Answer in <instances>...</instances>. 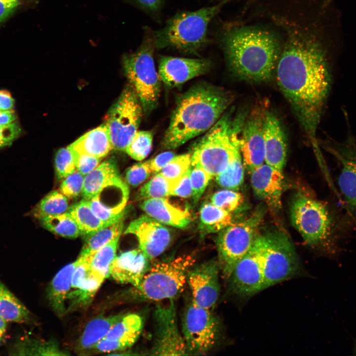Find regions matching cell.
Segmentation results:
<instances>
[{
	"label": "cell",
	"mask_w": 356,
	"mask_h": 356,
	"mask_svg": "<svg viewBox=\"0 0 356 356\" xmlns=\"http://www.w3.org/2000/svg\"><path fill=\"white\" fill-rule=\"evenodd\" d=\"M182 332L188 355H201L217 343L220 325L211 310L197 306L191 300L183 314Z\"/></svg>",
	"instance_id": "obj_12"
},
{
	"label": "cell",
	"mask_w": 356,
	"mask_h": 356,
	"mask_svg": "<svg viewBox=\"0 0 356 356\" xmlns=\"http://www.w3.org/2000/svg\"><path fill=\"white\" fill-rule=\"evenodd\" d=\"M218 40L235 75L256 83L270 79L281 48L278 33L257 25H230L222 30Z\"/></svg>",
	"instance_id": "obj_2"
},
{
	"label": "cell",
	"mask_w": 356,
	"mask_h": 356,
	"mask_svg": "<svg viewBox=\"0 0 356 356\" xmlns=\"http://www.w3.org/2000/svg\"><path fill=\"white\" fill-rule=\"evenodd\" d=\"M191 167L185 172L172 190L170 196L187 198L192 197V191L190 180Z\"/></svg>",
	"instance_id": "obj_51"
},
{
	"label": "cell",
	"mask_w": 356,
	"mask_h": 356,
	"mask_svg": "<svg viewBox=\"0 0 356 356\" xmlns=\"http://www.w3.org/2000/svg\"><path fill=\"white\" fill-rule=\"evenodd\" d=\"M266 101L256 104L244 120L239 136V147L245 169L250 175L265 163L264 125Z\"/></svg>",
	"instance_id": "obj_13"
},
{
	"label": "cell",
	"mask_w": 356,
	"mask_h": 356,
	"mask_svg": "<svg viewBox=\"0 0 356 356\" xmlns=\"http://www.w3.org/2000/svg\"><path fill=\"white\" fill-rule=\"evenodd\" d=\"M73 153L74 156L76 170L84 176H85L95 169L100 163L102 159V158L89 155L79 154L74 152Z\"/></svg>",
	"instance_id": "obj_49"
},
{
	"label": "cell",
	"mask_w": 356,
	"mask_h": 356,
	"mask_svg": "<svg viewBox=\"0 0 356 356\" xmlns=\"http://www.w3.org/2000/svg\"><path fill=\"white\" fill-rule=\"evenodd\" d=\"M175 154L172 151L162 152L154 158L148 161L152 173H157L174 157Z\"/></svg>",
	"instance_id": "obj_52"
},
{
	"label": "cell",
	"mask_w": 356,
	"mask_h": 356,
	"mask_svg": "<svg viewBox=\"0 0 356 356\" xmlns=\"http://www.w3.org/2000/svg\"><path fill=\"white\" fill-rule=\"evenodd\" d=\"M324 146L338 163L337 183L341 195L349 212L356 215V139L349 134L344 140L331 139Z\"/></svg>",
	"instance_id": "obj_15"
},
{
	"label": "cell",
	"mask_w": 356,
	"mask_h": 356,
	"mask_svg": "<svg viewBox=\"0 0 356 356\" xmlns=\"http://www.w3.org/2000/svg\"><path fill=\"white\" fill-rule=\"evenodd\" d=\"M68 147L74 152L100 158L105 157L112 149L109 132L104 123L85 134Z\"/></svg>",
	"instance_id": "obj_25"
},
{
	"label": "cell",
	"mask_w": 356,
	"mask_h": 356,
	"mask_svg": "<svg viewBox=\"0 0 356 356\" xmlns=\"http://www.w3.org/2000/svg\"><path fill=\"white\" fill-rule=\"evenodd\" d=\"M244 170L242 157L239 152L227 168L215 177L216 182L224 188L237 190L243 183Z\"/></svg>",
	"instance_id": "obj_37"
},
{
	"label": "cell",
	"mask_w": 356,
	"mask_h": 356,
	"mask_svg": "<svg viewBox=\"0 0 356 356\" xmlns=\"http://www.w3.org/2000/svg\"><path fill=\"white\" fill-rule=\"evenodd\" d=\"M212 177L202 169L195 166L191 167L190 180L193 202H197L203 194Z\"/></svg>",
	"instance_id": "obj_45"
},
{
	"label": "cell",
	"mask_w": 356,
	"mask_h": 356,
	"mask_svg": "<svg viewBox=\"0 0 356 356\" xmlns=\"http://www.w3.org/2000/svg\"><path fill=\"white\" fill-rule=\"evenodd\" d=\"M254 243L262 260L264 289L293 277L299 271L300 264L293 243L281 229L259 230Z\"/></svg>",
	"instance_id": "obj_9"
},
{
	"label": "cell",
	"mask_w": 356,
	"mask_h": 356,
	"mask_svg": "<svg viewBox=\"0 0 356 356\" xmlns=\"http://www.w3.org/2000/svg\"><path fill=\"white\" fill-rule=\"evenodd\" d=\"M144 319L138 314H124L103 338L120 342L125 349L132 347L143 330Z\"/></svg>",
	"instance_id": "obj_28"
},
{
	"label": "cell",
	"mask_w": 356,
	"mask_h": 356,
	"mask_svg": "<svg viewBox=\"0 0 356 356\" xmlns=\"http://www.w3.org/2000/svg\"><path fill=\"white\" fill-rule=\"evenodd\" d=\"M282 171L264 163L250 174L251 183L255 195L275 212L281 207L284 185Z\"/></svg>",
	"instance_id": "obj_21"
},
{
	"label": "cell",
	"mask_w": 356,
	"mask_h": 356,
	"mask_svg": "<svg viewBox=\"0 0 356 356\" xmlns=\"http://www.w3.org/2000/svg\"><path fill=\"white\" fill-rule=\"evenodd\" d=\"M129 195L128 187L121 178L87 200L95 215L107 226L124 219Z\"/></svg>",
	"instance_id": "obj_19"
},
{
	"label": "cell",
	"mask_w": 356,
	"mask_h": 356,
	"mask_svg": "<svg viewBox=\"0 0 356 356\" xmlns=\"http://www.w3.org/2000/svg\"><path fill=\"white\" fill-rule=\"evenodd\" d=\"M228 280L230 290L239 297H250L264 290L263 262L254 243L236 263Z\"/></svg>",
	"instance_id": "obj_16"
},
{
	"label": "cell",
	"mask_w": 356,
	"mask_h": 356,
	"mask_svg": "<svg viewBox=\"0 0 356 356\" xmlns=\"http://www.w3.org/2000/svg\"><path fill=\"white\" fill-rule=\"evenodd\" d=\"M123 314L99 316L91 319L85 326L78 341L76 349L79 351H84L93 348L98 341L105 337Z\"/></svg>",
	"instance_id": "obj_29"
},
{
	"label": "cell",
	"mask_w": 356,
	"mask_h": 356,
	"mask_svg": "<svg viewBox=\"0 0 356 356\" xmlns=\"http://www.w3.org/2000/svg\"><path fill=\"white\" fill-rule=\"evenodd\" d=\"M243 118L232 121L224 114L193 146L191 166L199 167L212 178L225 170L240 152L239 136Z\"/></svg>",
	"instance_id": "obj_5"
},
{
	"label": "cell",
	"mask_w": 356,
	"mask_h": 356,
	"mask_svg": "<svg viewBox=\"0 0 356 356\" xmlns=\"http://www.w3.org/2000/svg\"><path fill=\"white\" fill-rule=\"evenodd\" d=\"M212 63L204 58L161 56L158 74L161 81L174 88L208 71Z\"/></svg>",
	"instance_id": "obj_20"
},
{
	"label": "cell",
	"mask_w": 356,
	"mask_h": 356,
	"mask_svg": "<svg viewBox=\"0 0 356 356\" xmlns=\"http://www.w3.org/2000/svg\"><path fill=\"white\" fill-rule=\"evenodd\" d=\"M6 327V321L0 316V342L5 332Z\"/></svg>",
	"instance_id": "obj_56"
},
{
	"label": "cell",
	"mask_w": 356,
	"mask_h": 356,
	"mask_svg": "<svg viewBox=\"0 0 356 356\" xmlns=\"http://www.w3.org/2000/svg\"><path fill=\"white\" fill-rule=\"evenodd\" d=\"M201 228L208 233L220 232L233 222V214L212 204L204 203L199 213Z\"/></svg>",
	"instance_id": "obj_31"
},
{
	"label": "cell",
	"mask_w": 356,
	"mask_h": 356,
	"mask_svg": "<svg viewBox=\"0 0 356 356\" xmlns=\"http://www.w3.org/2000/svg\"><path fill=\"white\" fill-rule=\"evenodd\" d=\"M21 130L16 122L0 125V149L10 145L20 134Z\"/></svg>",
	"instance_id": "obj_50"
},
{
	"label": "cell",
	"mask_w": 356,
	"mask_h": 356,
	"mask_svg": "<svg viewBox=\"0 0 356 356\" xmlns=\"http://www.w3.org/2000/svg\"><path fill=\"white\" fill-rule=\"evenodd\" d=\"M104 279L90 273L87 278L77 288L70 292L67 296L69 311L83 308L89 305Z\"/></svg>",
	"instance_id": "obj_32"
},
{
	"label": "cell",
	"mask_w": 356,
	"mask_h": 356,
	"mask_svg": "<svg viewBox=\"0 0 356 356\" xmlns=\"http://www.w3.org/2000/svg\"><path fill=\"white\" fill-rule=\"evenodd\" d=\"M225 0L228 1H229V0Z\"/></svg>",
	"instance_id": "obj_58"
},
{
	"label": "cell",
	"mask_w": 356,
	"mask_h": 356,
	"mask_svg": "<svg viewBox=\"0 0 356 356\" xmlns=\"http://www.w3.org/2000/svg\"><path fill=\"white\" fill-rule=\"evenodd\" d=\"M14 100L11 94L7 90H0V110H12Z\"/></svg>",
	"instance_id": "obj_54"
},
{
	"label": "cell",
	"mask_w": 356,
	"mask_h": 356,
	"mask_svg": "<svg viewBox=\"0 0 356 356\" xmlns=\"http://www.w3.org/2000/svg\"><path fill=\"white\" fill-rule=\"evenodd\" d=\"M154 342L151 355H188L182 334L178 328L175 305L171 300L166 305H158L154 312Z\"/></svg>",
	"instance_id": "obj_14"
},
{
	"label": "cell",
	"mask_w": 356,
	"mask_h": 356,
	"mask_svg": "<svg viewBox=\"0 0 356 356\" xmlns=\"http://www.w3.org/2000/svg\"><path fill=\"white\" fill-rule=\"evenodd\" d=\"M121 178L116 164L112 160L100 163L84 177L82 194L89 200L103 188Z\"/></svg>",
	"instance_id": "obj_27"
},
{
	"label": "cell",
	"mask_w": 356,
	"mask_h": 356,
	"mask_svg": "<svg viewBox=\"0 0 356 356\" xmlns=\"http://www.w3.org/2000/svg\"><path fill=\"white\" fill-rule=\"evenodd\" d=\"M355 352L356 353V344H355Z\"/></svg>",
	"instance_id": "obj_57"
},
{
	"label": "cell",
	"mask_w": 356,
	"mask_h": 356,
	"mask_svg": "<svg viewBox=\"0 0 356 356\" xmlns=\"http://www.w3.org/2000/svg\"><path fill=\"white\" fill-rule=\"evenodd\" d=\"M16 116L13 110H0V125H6L15 122Z\"/></svg>",
	"instance_id": "obj_55"
},
{
	"label": "cell",
	"mask_w": 356,
	"mask_h": 356,
	"mask_svg": "<svg viewBox=\"0 0 356 356\" xmlns=\"http://www.w3.org/2000/svg\"><path fill=\"white\" fill-rule=\"evenodd\" d=\"M175 185L160 173L157 174L139 189L138 193L140 199L165 198L170 196Z\"/></svg>",
	"instance_id": "obj_40"
},
{
	"label": "cell",
	"mask_w": 356,
	"mask_h": 356,
	"mask_svg": "<svg viewBox=\"0 0 356 356\" xmlns=\"http://www.w3.org/2000/svg\"><path fill=\"white\" fill-rule=\"evenodd\" d=\"M150 262L139 248L123 252L113 260L110 276L119 283L136 286L149 269Z\"/></svg>",
	"instance_id": "obj_22"
},
{
	"label": "cell",
	"mask_w": 356,
	"mask_h": 356,
	"mask_svg": "<svg viewBox=\"0 0 356 356\" xmlns=\"http://www.w3.org/2000/svg\"><path fill=\"white\" fill-rule=\"evenodd\" d=\"M144 12L154 20L160 23L165 0H127Z\"/></svg>",
	"instance_id": "obj_48"
},
{
	"label": "cell",
	"mask_w": 356,
	"mask_h": 356,
	"mask_svg": "<svg viewBox=\"0 0 356 356\" xmlns=\"http://www.w3.org/2000/svg\"><path fill=\"white\" fill-rule=\"evenodd\" d=\"M119 238H115L91 255V273L103 279L110 276V267L116 256Z\"/></svg>",
	"instance_id": "obj_35"
},
{
	"label": "cell",
	"mask_w": 356,
	"mask_h": 356,
	"mask_svg": "<svg viewBox=\"0 0 356 356\" xmlns=\"http://www.w3.org/2000/svg\"><path fill=\"white\" fill-rule=\"evenodd\" d=\"M232 99L228 92L210 84L200 83L190 88L177 99L161 142L162 148L175 149L208 131Z\"/></svg>",
	"instance_id": "obj_3"
},
{
	"label": "cell",
	"mask_w": 356,
	"mask_h": 356,
	"mask_svg": "<svg viewBox=\"0 0 356 356\" xmlns=\"http://www.w3.org/2000/svg\"><path fill=\"white\" fill-rule=\"evenodd\" d=\"M55 172L59 179H64L76 170L74 156L67 146L57 152L55 158Z\"/></svg>",
	"instance_id": "obj_44"
},
{
	"label": "cell",
	"mask_w": 356,
	"mask_h": 356,
	"mask_svg": "<svg viewBox=\"0 0 356 356\" xmlns=\"http://www.w3.org/2000/svg\"><path fill=\"white\" fill-rule=\"evenodd\" d=\"M218 261L214 260L194 265L188 272L186 283L192 301L197 306L211 310L216 305L220 293Z\"/></svg>",
	"instance_id": "obj_17"
},
{
	"label": "cell",
	"mask_w": 356,
	"mask_h": 356,
	"mask_svg": "<svg viewBox=\"0 0 356 356\" xmlns=\"http://www.w3.org/2000/svg\"><path fill=\"white\" fill-rule=\"evenodd\" d=\"M290 218L305 242L331 257H339L352 225L349 217L325 202L299 192L293 198Z\"/></svg>",
	"instance_id": "obj_4"
},
{
	"label": "cell",
	"mask_w": 356,
	"mask_h": 356,
	"mask_svg": "<svg viewBox=\"0 0 356 356\" xmlns=\"http://www.w3.org/2000/svg\"><path fill=\"white\" fill-rule=\"evenodd\" d=\"M226 2L221 1L196 11L177 12L162 29L153 31L155 48L171 47L181 52L198 54L208 44L209 24Z\"/></svg>",
	"instance_id": "obj_6"
},
{
	"label": "cell",
	"mask_w": 356,
	"mask_h": 356,
	"mask_svg": "<svg viewBox=\"0 0 356 356\" xmlns=\"http://www.w3.org/2000/svg\"><path fill=\"white\" fill-rule=\"evenodd\" d=\"M67 212L74 219L83 234L92 233L106 226L93 213L86 199H83L75 204Z\"/></svg>",
	"instance_id": "obj_36"
},
{
	"label": "cell",
	"mask_w": 356,
	"mask_h": 356,
	"mask_svg": "<svg viewBox=\"0 0 356 356\" xmlns=\"http://www.w3.org/2000/svg\"><path fill=\"white\" fill-rule=\"evenodd\" d=\"M67 197L60 191L53 190L44 197L35 210L39 220L44 217L65 213L68 210Z\"/></svg>",
	"instance_id": "obj_38"
},
{
	"label": "cell",
	"mask_w": 356,
	"mask_h": 356,
	"mask_svg": "<svg viewBox=\"0 0 356 356\" xmlns=\"http://www.w3.org/2000/svg\"><path fill=\"white\" fill-rule=\"evenodd\" d=\"M195 261L193 255H184L151 264L140 283L133 287L131 296L141 301L173 299L182 291Z\"/></svg>",
	"instance_id": "obj_7"
},
{
	"label": "cell",
	"mask_w": 356,
	"mask_h": 356,
	"mask_svg": "<svg viewBox=\"0 0 356 356\" xmlns=\"http://www.w3.org/2000/svg\"><path fill=\"white\" fill-rule=\"evenodd\" d=\"M155 48L153 30L146 27L138 48L123 59L126 75L146 114L157 107L160 92L161 81L153 59Z\"/></svg>",
	"instance_id": "obj_8"
},
{
	"label": "cell",
	"mask_w": 356,
	"mask_h": 356,
	"mask_svg": "<svg viewBox=\"0 0 356 356\" xmlns=\"http://www.w3.org/2000/svg\"><path fill=\"white\" fill-rule=\"evenodd\" d=\"M264 137L265 163L283 171L287 156L286 140L278 118L269 109L265 118Z\"/></svg>",
	"instance_id": "obj_23"
},
{
	"label": "cell",
	"mask_w": 356,
	"mask_h": 356,
	"mask_svg": "<svg viewBox=\"0 0 356 356\" xmlns=\"http://www.w3.org/2000/svg\"><path fill=\"white\" fill-rule=\"evenodd\" d=\"M143 110L132 87H127L107 113L106 126L112 149L125 151L138 131Z\"/></svg>",
	"instance_id": "obj_11"
},
{
	"label": "cell",
	"mask_w": 356,
	"mask_h": 356,
	"mask_svg": "<svg viewBox=\"0 0 356 356\" xmlns=\"http://www.w3.org/2000/svg\"><path fill=\"white\" fill-rule=\"evenodd\" d=\"M125 233L135 236L139 248L151 261L162 254L172 240L169 229L146 215H142L131 222Z\"/></svg>",
	"instance_id": "obj_18"
},
{
	"label": "cell",
	"mask_w": 356,
	"mask_h": 356,
	"mask_svg": "<svg viewBox=\"0 0 356 356\" xmlns=\"http://www.w3.org/2000/svg\"><path fill=\"white\" fill-rule=\"evenodd\" d=\"M39 220L44 228L62 237L72 238L83 234L81 229L68 212L46 216Z\"/></svg>",
	"instance_id": "obj_34"
},
{
	"label": "cell",
	"mask_w": 356,
	"mask_h": 356,
	"mask_svg": "<svg viewBox=\"0 0 356 356\" xmlns=\"http://www.w3.org/2000/svg\"><path fill=\"white\" fill-rule=\"evenodd\" d=\"M16 355H64L58 347L51 342L24 339L15 344L13 351Z\"/></svg>",
	"instance_id": "obj_39"
},
{
	"label": "cell",
	"mask_w": 356,
	"mask_h": 356,
	"mask_svg": "<svg viewBox=\"0 0 356 356\" xmlns=\"http://www.w3.org/2000/svg\"><path fill=\"white\" fill-rule=\"evenodd\" d=\"M244 202V197L240 193L228 189L217 191L211 198L212 204L231 214L241 209Z\"/></svg>",
	"instance_id": "obj_42"
},
{
	"label": "cell",
	"mask_w": 356,
	"mask_h": 356,
	"mask_svg": "<svg viewBox=\"0 0 356 356\" xmlns=\"http://www.w3.org/2000/svg\"><path fill=\"white\" fill-rule=\"evenodd\" d=\"M0 316L6 321L27 322L30 312L0 281Z\"/></svg>",
	"instance_id": "obj_30"
},
{
	"label": "cell",
	"mask_w": 356,
	"mask_h": 356,
	"mask_svg": "<svg viewBox=\"0 0 356 356\" xmlns=\"http://www.w3.org/2000/svg\"><path fill=\"white\" fill-rule=\"evenodd\" d=\"M123 227V219L108 225L98 230L86 235L80 256L93 254L115 238L120 236Z\"/></svg>",
	"instance_id": "obj_33"
},
{
	"label": "cell",
	"mask_w": 356,
	"mask_h": 356,
	"mask_svg": "<svg viewBox=\"0 0 356 356\" xmlns=\"http://www.w3.org/2000/svg\"><path fill=\"white\" fill-rule=\"evenodd\" d=\"M84 177L76 170L63 179L59 191L67 198H74L82 194Z\"/></svg>",
	"instance_id": "obj_46"
},
{
	"label": "cell",
	"mask_w": 356,
	"mask_h": 356,
	"mask_svg": "<svg viewBox=\"0 0 356 356\" xmlns=\"http://www.w3.org/2000/svg\"><path fill=\"white\" fill-rule=\"evenodd\" d=\"M151 173L147 161L134 164L129 168L126 173V179L129 184L136 187L145 181Z\"/></svg>",
	"instance_id": "obj_47"
},
{
	"label": "cell",
	"mask_w": 356,
	"mask_h": 356,
	"mask_svg": "<svg viewBox=\"0 0 356 356\" xmlns=\"http://www.w3.org/2000/svg\"><path fill=\"white\" fill-rule=\"evenodd\" d=\"M19 3V0H0V23L12 13Z\"/></svg>",
	"instance_id": "obj_53"
},
{
	"label": "cell",
	"mask_w": 356,
	"mask_h": 356,
	"mask_svg": "<svg viewBox=\"0 0 356 356\" xmlns=\"http://www.w3.org/2000/svg\"><path fill=\"white\" fill-rule=\"evenodd\" d=\"M153 134L147 131H137L128 145L125 152L136 161L143 160L151 151Z\"/></svg>",
	"instance_id": "obj_41"
},
{
	"label": "cell",
	"mask_w": 356,
	"mask_h": 356,
	"mask_svg": "<svg viewBox=\"0 0 356 356\" xmlns=\"http://www.w3.org/2000/svg\"><path fill=\"white\" fill-rule=\"evenodd\" d=\"M140 207L148 216L159 222L177 228H185L191 221L187 210L174 206L165 198L145 199Z\"/></svg>",
	"instance_id": "obj_24"
},
{
	"label": "cell",
	"mask_w": 356,
	"mask_h": 356,
	"mask_svg": "<svg viewBox=\"0 0 356 356\" xmlns=\"http://www.w3.org/2000/svg\"><path fill=\"white\" fill-rule=\"evenodd\" d=\"M272 13L280 32L277 84L312 144L332 85L329 41L322 15L305 8Z\"/></svg>",
	"instance_id": "obj_1"
},
{
	"label": "cell",
	"mask_w": 356,
	"mask_h": 356,
	"mask_svg": "<svg viewBox=\"0 0 356 356\" xmlns=\"http://www.w3.org/2000/svg\"><path fill=\"white\" fill-rule=\"evenodd\" d=\"M266 212L264 203H261L248 217L234 222L220 231L217 240L218 262L225 279H228L236 263L252 247Z\"/></svg>",
	"instance_id": "obj_10"
},
{
	"label": "cell",
	"mask_w": 356,
	"mask_h": 356,
	"mask_svg": "<svg viewBox=\"0 0 356 356\" xmlns=\"http://www.w3.org/2000/svg\"><path fill=\"white\" fill-rule=\"evenodd\" d=\"M191 166V153L175 156L161 170L160 173L175 186Z\"/></svg>",
	"instance_id": "obj_43"
},
{
	"label": "cell",
	"mask_w": 356,
	"mask_h": 356,
	"mask_svg": "<svg viewBox=\"0 0 356 356\" xmlns=\"http://www.w3.org/2000/svg\"><path fill=\"white\" fill-rule=\"evenodd\" d=\"M79 258L62 268L55 275L48 286L47 296L54 312L62 316L67 312L66 302L71 287L74 271L79 264Z\"/></svg>",
	"instance_id": "obj_26"
}]
</instances>
